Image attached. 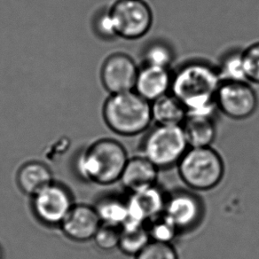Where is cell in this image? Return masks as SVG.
<instances>
[{
    "label": "cell",
    "mask_w": 259,
    "mask_h": 259,
    "mask_svg": "<svg viewBox=\"0 0 259 259\" xmlns=\"http://www.w3.org/2000/svg\"><path fill=\"white\" fill-rule=\"evenodd\" d=\"M94 208L103 225L121 228L127 220V199L106 197L100 200Z\"/></svg>",
    "instance_id": "d6986e66"
},
{
    "label": "cell",
    "mask_w": 259,
    "mask_h": 259,
    "mask_svg": "<svg viewBox=\"0 0 259 259\" xmlns=\"http://www.w3.org/2000/svg\"><path fill=\"white\" fill-rule=\"evenodd\" d=\"M175 54L168 44L155 41L149 44L143 52L145 65L169 69L174 61Z\"/></svg>",
    "instance_id": "44dd1931"
},
{
    "label": "cell",
    "mask_w": 259,
    "mask_h": 259,
    "mask_svg": "<svg viewBox=\"0 0 259 259\" xmlns=\"http://www.w3.org/2000/svg\"><path fill=\"white\" fill-rule=\"evenodd\" d=\"M159 169L144 156L129 158L123 169L120 182L130 194L157 185Z\"/></svg>",
    "instance_id": "5bb4252c"
},
{
    "label": "cell",
    "mask_w": 259,
    "mask_h": 259,
    "mask_svg": "<svg viewBox=\"0 0 259 259\" xmlns=\"http://www.w3.org/2000/svg\"><path fill=\"white\" fill-rule=\"evenodd\" d=\"M101 226V220L94 207L77 204L73 205L60 227L63 234L70 240L84 242L94 240Z\"/></svg>",
    "instance_id": "7c38bea8"
},
{
    "label": "cell",
    "mask_w": 259,
    "mask_h": 259,
    "mask_svg": "<svg viewBox=\"0 0 259 259\" xmlns=\"http://www.w3.org/2000/svg\"><path fill=\"white\" fill-rule=\"evenodd\" d=\"M172 74L169 69L145 65L139 69L134 91L148 102L170 93Z\"/></svg>",
    "instance_id": "4fadbf2b"
},
{
    "label": "cell",
    "mask_w": 259,
    "mask_h": 259,
    "mask_svg": "<svg viewBox=\"0 0 259 259\" xmlns=\"http://www.w3.org/2000/svg\"><path fill=\"white\" fill-rule=\"evenodd\" d=\"M4 258V254H3V250H2V248L0 247V259Z\"/></svg>",
    "instance_id": "4316f807"
},
{
    "label": "cell",
    "mask_w": 259,
    "mask_h": 259,
    "mask_svg": "<svg viewBox=\"0 0 259 259\" xmlns=\"http://www.w3.org/2000/svg\"><path fill=\"white\" fill-rule=\"evenodd\" d=\"M136 61L129 54L116 52L109 54L101 63L100 80L109 94L134 91L138 72Z\"/></svg>",
    "instance_id": "9c48e42d"
},
{
    "label": "cell",
    "mask_w": 259,
    "mask_h": 259,
    "mask_svg": "<svg viewBox=\"0 0 259 259\" xmlns=\"http://www.w3.org/2000/svg\"><path fill=\"white\" fill-rule=\"evenodd\" d=\"M102 117L115 134L137 136L147 132L153 122L151 103L134 91L109 94L102 106Z\"/></svg>",
    "instance_id": "3957f363"
},
{
    "label": "cell",
    "mask_w": 259,
    "mask_h": 259,
    "mask_svg": "<svg viewBox=\"0 0 259 259\" xmlns=\"http://www.w3.org/2000/svg\"><path fill=\"white\" fill-rule=\"evenodd\" d=\"M118 38L138 40L153 25V12L145 0H115L108 7Z\"/></svg>",
    "instance_id": "8992f818"
},
{
    "label": "cell",
    "mask_w": 259,
    "mask_h": 259,
    "mask_svg": "<svg viewBox=\"0 0 259 259\" xmlns=\"http://www.w3.org/2000/svg\"><path fill=\"white\" fill-rule=\"evenodd\" d=\"M177 168L185 185L195 192L211 190L225 175L223 158L212 147L188 148Z\"/></svg>",
    "instance_id": "277c9868"
},
{
    "label": "cell",
    "mask_w": 259,
    "mask_h": 259,
    "mask_svg": "<svg viewBox=\"0 0 259 259\" xmlns=\"http://www.w3.org/2000/svg\"><path fill=\"white\" fill-rule=\"evenodd\" d=\"M120 229L121 228L119 227L101 224L94 237V242L98 248L103 251H111L118 248Z\"/></svg>",
    "instance_id": "d4e9b609"
},
{
    "label": "cell",
    "mask_w": 259,
    "mask_h": 259,
    "mask_svg": "<svg viewBox=\"0 0 259 259\" xmlns=\"http://www.w3.org/2000/svg\"><path fill=\"white\" fill-rule=\"evenodd\" d=\"M73 205L69 190L54 182L32 197L35 216L48 227L61 226Z\"/></svg>",
    "instance_id": "30bf717a"
},
{
    "label": "cell",
    "mask_w": 259,
    "mask_h": 259,
    "mask_svg": "<svg viewBox=\"0 0 259 259\" xmlns=\"http://www.w3.org/2000/svg\"><path fill=\"white\" fill-rule=\"evenodd\" d=\"M222 81L218 69L205 61H189L172 74L170 94L187 109V116L214 118L216 95Z\"/></svg>",
    "instance_id": "6da1fadb"
},
{
    "label": "cell",
    "mask_w": 259,
    "mask_h": 259,
    "mask_svg": "<svg viewBox=\"0 0 259 259\" xmlns=\"http://www.w3.org/2000/svg\"><path fill=\"white\" fill-rule=\"evenodd\" d=\"M135 259H180L176 248L171 243L150 241Z\"/></svg>",
    "instance_id": "cb8c5ba5"
},
{
    "label": "cell",
    "mask_w": 259,
    "mask_h": 259,
    "mask_svg": "<svg viewBox=\"0 0 259 259\" xmlns=\"http://www.w3.org/2000/svg\"><path fill=\"white\" fill-rule=\"evenodd\" d=\"M152 241L171 243L180 234L175 226L163 214L147 224Z\"/></svg>",
    "instance_id": "7402d4cb"
},
{
    "label": "cell",
    "mask_w": 259,
    "mask_h": 259,
    "mask_svg": "<svg viewBox=\"0 0 259 259\" xmlns=\"http://www.w3.org/2000/svg\"><path fill=\"white\" fill-rule=\"evenodd\" d=\"M164 216L175 226L180 234L196 229L202 224L205 207L195 191L176 189L166 195Z\"/></svg>",
    "instance_id": "52a82bcc"
},
{
    "label": "cell",
    "mask_w": 259,
    "mask_h": 259,
    "mask_svg": "<svg viewBox=\"0 0 259 259\" xmlns=\"http://www.w3.org/2000/svg\"><path fill=\"white\" fill-rule=\"evenodd\" d=\"M92 29L99 39L112 41L118 38L109 8L98 10L92 19Z\"/></svg>",
    "instance_id": "603a6c76"
},
{
    "label": "cell",
    "mask_w": 259,
    "mask_h": 259,
    "mask_svg": "<svg viewBox=\"0 0 259 259\" xmlns=\"http://www.w3.org/2000/svg\"><path fill=\"white\" fill-rule=\"evenodd\" d=\"M219 111L234 120H244L255 113L258 100L248 82H222L216 95Z\"/></svg>",
    "instance_id": "ba28073f"
},
{
    "label": "cell",
    "mask_w": 259,
    "mask_h": 259,
    "mask_svg": "<svg viewBox=\"0 0 259 259\" xmlns=\"http://www.w3.org/2000/svg\"><path fill=\"white\" fill-rule=\"evenodd\" d=\"M166 195L167 194L157 185L130 194L129 198H127L128 216L122 227L147 225L162 215L165 205Z\"/></svg>",
    "instance_id": "8fae6325"
},
{
    "label": "cell",
    "mask_w": 259,
    "mask_h": 259,
    "mask_svg": "<svg viewBox=\"0 0 259 259\" xmlns=\"http://www.w3.org/2000/svg\"><path fill=\"white\" fill-rule=\"evenodd\" d=\"M150 241L147 225L126 226L120 229L118 248L124 255L135 257Z\"/></svg>",
    "instance_id": "ac0fdd59"
},
{
    "label": "cell",
    "mask_w": 259,
    "mask_h": 259,
    "mask_svg": "<svg viewBox=\"0 0 259 259\" xmlns=\"http://www.w3.org/2000/svg\"><path fill=\"white\" fill-rule=\"evenodd\" d=\"M182 127L189 148L211 147L216 139V123L211 117L187 116Z\"/></svg>",
    "instance_id": "e0dca14e"
},
{
    "label": "cell",
    "mask_w": 259,
    "mask_h": 259,
    "mask_svg": "<svg viewBox=\"0 0 259 259\" xmlns=\"http://www.w3.org/2000/svg\"><path fill=\"white\" fill-rule=\"evenodd\" d=\"M53 183V173L43 162H27L20 168L17 174V184L20 189L31 197Z\"/></svg>",
    "instance_id": "9a60e30c"
},
{
    "label": "cell",
    "mask_w": 259,
    "mask_h": 259,
    "mask_svg": "<svg viewBox=\"0 0 259 259\" xmlns=\"http://www.w3.org/2000/svg\"><path fill=\"white\" fill-rule=\"evenodd\" d=\"M129 157L125 148L113 139L95 141L80 155L76 170L83 180L109 186L120 180Z\"/></svg>",
    "instance_id": "7a4b0ae2"
},
{
    "label": "cell",
    "mask_w": 259,
    "mask_h": 259,
    "mask_svg": "<svg viewBox=\"0 0 259 259\" xmlns=\"http://www.w3.org/2000/svg\"><path fill=\"white\" fill-rule=\"evenodd\" d=\"M189 148L182 125H157L148 129L142 144V156L160 169L177 166Z\"/></svg>",
    "instance_id": "5b68a950"
},
{
    "label": "cell",
    "mask_w": 259,
    "mask_h": 259,
    "mask_svg": "<svg viewBox=\"0 0 259 259\" xmlns=\"http://www.w3.org/2000/svg\"><path fill=\"white\" fill-rule=\"evenodd\" d=\"M245 69L248 83L259 84V43H255L243 51Z\"/></svg>",
    "instance_id": "484cf974"
},
{
    "label": "cell",
    "mask_w": 259,
    "mask_h": 259,
    "mask_svg": "<svg viewBox=\"0 0 259 259\" xmlns=\"http://www.w3.org/2000/svg\"><path fill=\"white\" fill-rule=\"evenodd\" d=\"M217 69L222 82H248L243 51H232L226 54Z\"/></svg>",
    "instance_id": "ffe728a7"
},
{
    "label": "cell",
    "mask_w": 259,
    "mask_h": 259,
    "mask_svg": "<svg viewBox=\"0 0 259 259\" xmlns=\"http://www.w3.org/2000/svg\"><path fill=\"white\" fill-rule=\"evenodd\" d=\"M151 115L157 125H182L187 117L182 102L170 93L151 102Z\"/></svg>",
    "instance_id": "2e32d148"
}]
</instances>
